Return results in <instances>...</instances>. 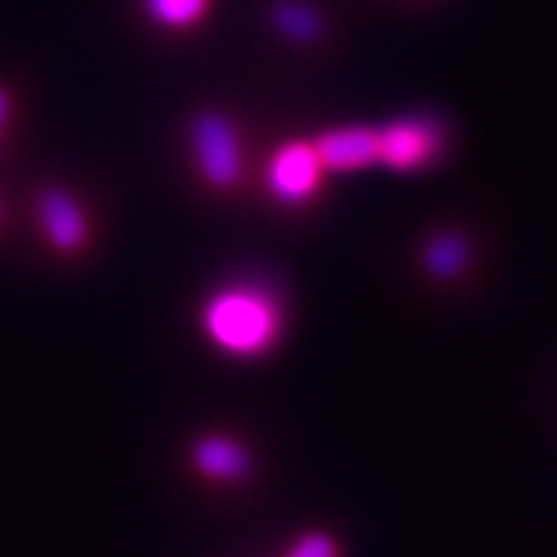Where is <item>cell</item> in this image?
Listing matches in <instances>:
<instances>
[{
  "mask_svg": "<svg viewBox=\"0 0 557 557\" xmlns=\"http://www.w3.org/2000/svg\"><path fill=\"white\" fill-rule=\"evenodd\" d=\"M205 329L220 348L253 357L271 346L278 331V312L267 292L253 287L222 289L207 302Z\"/></svg>",
  "mask_w": 557,
  "mask_h": 557,
  "instance_id": "1",
  "label": "cell"
},
{
  "mask_svg": "<svg viewBox=\"0 0 557 557\" xmlns=\"http://www.w3.org/2000/svg\"><path fill=\"white\" fill-rule=\"evenodd\" d=\"M194 152L209 184L227 189L240 176V145L235 129L218 114H201L194 120Z\"/></svg>",
  "mask_w": 557,
  "mask_h": 557,
  "instance_id": "2",
  "label": "cell"
},
{
  "mask_svg": "<svg viewBox=\"0 0 557 557\" xmlns=\"http://www.w3.org/2000/svg\"><path fill=\"white\" fill-rule=\"evenodd\" d=\"M380 139V158L389 169L410 171L426 165L434 152L438 150V127L423 116H408L387 124L385 129H377Z\"/></svg>",
  "mask_w": 557,
  "mask_h": 557,
  "instance_id": "3",
  "label": "cell"
},
{
  "mask_svg": "<svg viewBox=\"0 0 557 557\" xmlns=\"http://www.w3.org/2000/svg\"><path fill=\"white\" fill-rule=\"evenodd\" d=\"M320 158L315 145L308 143H289L276 156L271 158L269 165V186L278 199L284 201H302L315 189L320 176Z\"/></svg>",
  "mask_w": 557,
  "mask_h": 557,
  "instance_id": "4",
  "label": "cell"
},
{
  "mask_svg": "<svg viewBox=\"0 0 557 557\" xmlns=\"http://www.w3.org/2000/svg\"><path fill=\"white\" fill-rule=\"evenodd\" d=\"M39 222L47 240L62 253H73L86 240V218L67 191L45 189L37 199Z\"/></svg>",
  "mask_w": 557,
  "mask_h": 557,
  "instance_id": "5",
  "label": "cell"
},
{
  "mask_svg": "<svg viewBox=\"0 0 557 557\" xmlns=\"http://www.w3.org/2000/svg\"><path fill=\"white\" fill-rule=\"evenodd\" d=\"M320 163L333 171L364 169L380 158L377 129L369 127H341L325 132L315 143Z\"/></svg>",
  "mask_w": 557,
  "mask_h": 557,
  "instance_id": "6",
  "label": "cell"
},
{
  "mask_svg": "<svg viewBox=\"0 0 557 557\" xmlns=\"http://www.w3.org/2000/svg\"><path fill=\"white\" fill-rule=\"evenodd\" d=\"M194 462L209 478L218 480H235L248 470V457L238 444L230 438L207 436L201 438L194 449Z\"/></svg>",
  "mask_w": 557,
  "mask_h": 557,
  "instance_id": "7",
  "label": "cell"
},
{
  "mask_svg": "<svg viewBox=\"0 0 557 557\" xmlns=\"http://www.w3.org/2000/svg\"><path fill=\"white\" fill-rule=\"evenodd\" d=\"M209 9V0H145V11L158 24L181 29V26H191L205 16Z\"/></svg>",
  "mask_w": 557,
  "mask_h": 557,
  "instance_id": "8",
  "label": "cell"
},
{
  "mask_svg": "<svg viewBox=\"0 0 557 557\" xmlns=\"http://www.w3.org/2000/svg\"><path fill=\"white\" fill-rule=\"evenodd\" d=\"M274 24L282 29L287 37L299 39V41H310L320 34V18L312 13L308 5L295 3V0H284V3H276L274 11Z\"/></svg>",
  "mask_w": 557,
  "mask_h": 557,
  "instance_id": "9",
  "label": "cell"
},
{
  "mask_svg": "<svg viewBox=\"0 0 557 557\" xmlns=\"http://www.w3.org/2000/svg\"><path fill=\"white\" fill-rule=\"evenodd\" d=\"M468 261V246L455 235H442L426 248V267L436 276H455Z\"/></svg>",
  "mask_w": 557,
  "mask_h": 557,
  "instance_id": "10",
  "label": "cell"
},
{
  "mask_svg": "<svg viewBox=\"0 0 557 557\" xmlns=\"http://www.w3.org/2000/svg\"><path fill=\"white\" fill-rule=\"evenodd\" d=\"M287 557H336V549H333V542L323 537V534H308V537H302L289 549Z\"/></svg>",
  "mask_w": 557,
  "mask_h": 557,
  "instance_id": "11",
  "label": "cell"
},
{
  "mask_svg": "<svg viewBox=\"0 0 557 557\" xmlns=\"http://www.w3.org/2000/svg\"><path fill=\"white\" fill-rule=\"evenodd\" d=\"M5 109H9V99H5L3 88H0V124H3V120H5Z\"/></svg>",
  "mask_w": 557,
  "mask_h": 557,
  "instance_id": "12",
  "label": "cell"
}]
</instances>
